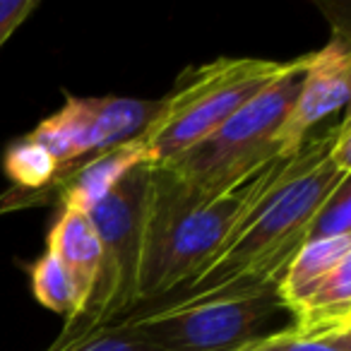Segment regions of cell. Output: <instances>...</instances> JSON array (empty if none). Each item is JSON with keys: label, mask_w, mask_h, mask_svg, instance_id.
Here are the masks:
<instances>
[{"label": "cell", "mask_w": 351, "mask_h": 351, "mask_svg": "<svg viewBox=\"0 0 351 351\" xmlns=\"http://www.w3.org/2000/svg\"><path fill=\"white\" fill-rule=\"evenodd\" d=\"M311 154V137L293 156H274L248 181L221 195H205L164 166H149L142 255L137 272L140 306L159 303L183 289ZM137 306V308H140Z\"/></svg>", "instance_id": "obj_1"}, {"label": "cell", "mask_w": 351, "mask_h": 351, "mask_svg": "<svg viewBox=\"0 0 351 351\" xmlns=\"http://www.w3.org/2000/svg\"><path fill=\"white\" fill-rule=\"evenodd\" d=\"M349 176L351 121L344 116L322 135L311 137L306 164L250 212L229 243L173 296L279 282L289 263L308 243L315 212Z\"/></svg>", "instance_id": "obj_2"}, {"label": "cell", "mask_w": 351, "mask_h": 351, "mask_svg": "<svg viewBox=\"0 0 351 351\" xmlns=\"http://www.w3.org/2000/svg\"><path fill=\"white\" fill-rule=\"evenodd\" d=\"M306 63L308 53L291 60L217 58L188 68L166 97L156 99L154 116L135 137L145 161L171 164L274 82L303 73Z\"/></svg>", "instance_id": "obj_3"}, {"label": "cell", "mask_w": 351, "mask_h": 351, "mask_svg": "<svg viewBox=\"0 0 351 351\" xmlns=\"http://www.w3.org/2000/svg\"><path fill=\"white\" fill-rule=\"evenodd\" d=\"M277 284L173 296L166 303L137 308L123 322L161 351H236L267 335L269 320L284 313Z\"/></svg>", "instance_id": "obj_4"}, {"label": "cell", "mask_w": 351, "mask_h": 351, "mask_svg": "<svg viewBox=\"0 0 351 351\" xmlns=\"http://www.w3.org/2000/svg\"><path fill=\"white\" fill-rule=\"evenodd\" d=\"M301 75H289L274 82L210 137L197 142L171 164H164V169L197 193L212 197L248 181L265 164L279 156L277 132L296 99Z\"/></svg>", "instance_id": "obj_5"}, {"label": "cell", "mask_w": 351, "mask_h": 351, "mask_svg": "<svg viewBox=\"0 0 351 351\" xmlns=\"http://www.w3.org/2000/svg\"><path fill=\"white\" fill-rule=\"evenodd\" d=\"M152 164H137L87 212L101 245L94 293L82 315L65 322L111 325L137 311V272L142 255V215Z\"/></svg>", "instance_id": "obj_6"}, {"label": "cell", "mask_w": 351, "mask_h": 351, "mask_svg": "<svg viewBox=\"0 0 351 351\" xmlns=\"http://www.w3.org/2000/svg\"><path fill=\"white\" fill-rule=\"evenodd\" d=\"M154 111V99L68 97L63 108L44 118L27 137L44 147L63 171L135 140Z\"/></svg>", "instance_id": "obj_7"}, {"label": "cell", "mask_w": 351, "mask_h": 351, "mask_svg": "<svg viewBox=\"0 0 351 351\" xmlns=\"http://www.w3.org/2000/svg\"><path fill=\"white\" fill-rule=\"evenodd\" d=\"M351 97V53L346 39L332 36L320 51L308 53L298 80V92L277 132L279 156H293L308 140V132L337 113Z\"/></svg>", "instance_id": "obj_8"}, {"label": "cell", "mask_w": 351, "mask_h": 351, "mask_svg": "<svg viewBox=\"0 0 351 351\" xmlns=\"http://www.w3.org/2000/svg\"><path fill=\"white\" fill-rule=\"evenodd\" d=\"M49 253L63 265L73 279L80 298L77 315H82L97 287L99 265H101L99 236L84 212L75 207H60L58 219L49 234Z\"/></svg>", "instance_id": "obj_9"}, {"label": "cell", "mask_w": 351, "mask_h": 351, "mask_svg": "<svg viewBox=\"0 0 351 351\" xmlns=\"http://www.w3.org/2000/svg\"><path fill=\"white\" fill-rule=\"evenodd\" d=\"M289 327L306 335L351 330V258L341 260L293 308Z\"/></svg>", "instance_id": "obj_10"}, {"label": "cell", "mask_w": 351, "mask_h": 351, "mask_svg": "<svg viewBox=\"0 0 351 351\" xmlns=\"http://www.w3.org/2000/svg\"><path fill=\"white\" fill-rule=\"evenodd\" d=\"M346 258H351V236L311 241L303 245L277 284V296L284 311L291 313Z\"/></svg>", "instance_id": "obj_11"}, {"label": "cell", "mask_w": 351, "mask_h": 351, "mask_svg": "<svg viewBox=\"0 0 351 351\" xmlns=\"http://www.w3.org/2000/svg\"><path fill=\"white\" fill-rule=\"evenodd\" d=\"M44 351H161L123 320L111 325L65 322L60 335Z\"/></svg>", "instance_id": "obj_12"}, {"label": "cell", "mask_w": 351, "mask_h": 351, "mask_svg": "<svg viewBox=\"0 0 351 351\" xmlns=\"http://www.w3.org/2000/svg\"><path fill=\"white\" fill-rule=\"evenodd\" d=\"M3 166H5V173L10 176V181L17 186L20 195L41 193L53 183L56 173H58V164L53 156L27 135L5 152Z\"/></svg>", "instance_id": "obj_13"}, {"label": "cell", "mask_w": 351, "mask_h": 351, "mask_svg": "<svg viewBox=\"0 0 351 351\" xmlns=\"http://www.w3.org/2000/svg\"><path fill=\"white\" fill-rule=\"evenodd\" d=\"M32 289L36 301L49 311L63 315L65 320H73L80 313V298L70 274L65 267L46 250L32 267Z\"/></svg>", "instance_id": "obj_14"}, {"label": "cell", "mask_w": 351, "mask_h": 351, "mask_svg": "<svg viewBox=\"0 0 351 351\" xmlns=\"http://www.w3.org/2000/svg\"><path fill=\"white\" fill-rule=\"evenodd\" d=\"M236 351H351V330L306 335L293 327H284L279 332H267Z\"/></svg>", "instance_id": "obj_15"}, {"label": "cell", "mask_w": 351, "mask_h": 351, "mask_svg": "<svg viewBox=\"0 0 351 351\" xmlns=\"http://www.w3.org/2000/svg\"><path fill=\"white\" fill-rule=\"evenodd\" d=\"M341 236H351V176L330 193V197L315 212L308 243L311 241L341 239Z\"/></svg>", "instance_id": "obj_16"}, {"label": "cell", "mask_w": 351, "mask_h": 351, "mask_svg": "<svg viewBox=\"0 0 351 351\" xmlns=\"http://www.w3.org/2000/svg\"><path fill=\"white\" fill-rule=\"evenodd\" d=\"M39 8L36 0H0V49Z\"/></svg>", "instance_id": "obj_17"}]
</instances>
